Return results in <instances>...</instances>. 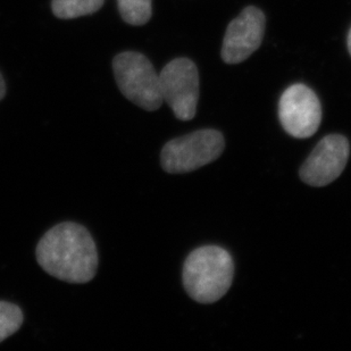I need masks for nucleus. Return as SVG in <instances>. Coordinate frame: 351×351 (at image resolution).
Returning <instances> with one entry per match:
<instances>
[{
  "label": "nucleus",
  "instance_id": "f257e3e1",
  "mask_svg": "<svg viewBox=\"0 0 351 351\" xmlns=\"http://www.w3.org/2000/svg\"><path fill=\"white\" fill-rule=\"evenodd\" d=\"M45 272L67 283H88L99 264L96 243L84 226L60 223L43 235L36 250Z\"/></svg>",
  "mask_w": 351,
  "mask_h": 351
},
{
  "label": "nucleus",
  "instance_id": "f03ea898",
  "mask_svg": "<svg viewBox=\"0 0 351 351\" xmlns=\"http://www.w3.org/2000/svg\"><path fill=\"white\" fill-rule=\"evenodd\" d=\"M234 265L226 249L206 245L193 250L183 266V285L189 297L200 304H213L229 291Z\"/></svg>",
  "mask_w": 351,
  "mask_h": 351
},
{
  "label": "nucleus",
  "instance_id": "7ed1b4c3",
  "mask_svg": "<svg viewBox=\"0 0 351 351\" xmlns=\"http://www.w3.org/2000/svg\"><path fill=\"white\" fill-rule=\"evenodd\" d=\"M115 81L123 96L143 110L154 112L162 106L159 75L143 53L124 51L114 57Z\"/></svg>",
  "mask_w": 351,
  "mask_h": 351
},
{
  "label": "nucleus",
  "instance_id": "20e7f679",
  "mask_svg": "<svg viewBox=\"0 0 351 351\" xmlns=\"http://www.w3.org/2000/svg\"><path fill=\"white\" fill-rule=\"evenodd\" d=\"M224 147L222 133L199 130L166 143L160 154V164L171 174L193 172L219 158Z\"/></svg>",
  "mask_w": 351,
  "mask_h": 351
},
{
  "label": "nucleus",
  "instance_id": "39448f33",
  "mask_svg": "<svg viewBox=\"0 0 351 351\" xmlns=\"http://www.w3.org/2000/svg\"><path fill=\"white\" fill-rule=\"evenodd\" d=\"M162 100L176 119L190 121L195 117L199 99V74L189 58L169 62L159 74Z\"/></svg>",
  "mask_w": 351,
  "mask_h": 351
},
{
  "label": "nucleus",
  "instance_id": "423d86ee",
  "mask_svg": "<svg viewBox=\"0 0 351 351\" xmlns=\"http://www.w3.org/2000/svg\"><path fill=\"white\" fill-rule=\"evenodd\" d=\"M278 117L285 132L298 139H306L319 128L321 103L311 88L305 84H293L282 95Z\"/></svg>",
  "mask_w": 351,
  "mask_h": 351
},
{
  "label": "nucleus",
  "instance_id": "0eeeda50",
  "mask_svg": "<svg viewBox=\"0 0 351 351\" xmlns=\"http://www.w3.org/2000/svg\"><path fill=\"white\" fill-rule=\"evenodd\" d=\"M348 140L340 134L325 136L300 169V179L312 186H325L341 176L348 162Z\"/></svg>",
  "mask_w": 351,
  "mask_h": 351
},
{
  "label": "nucleus",
  "instance_id": "6e6552de",
  "mask_svg": "<svg viewBox=\"0 0 351 351\" xmlns=\"http://www.w3.org/2000/svg\"><path fill=\"white\" fill-rule=\"evenodd\" d=\"M266 19L262 10L249 6L231 22L223 41L222 58L226 64L242 63L262 45Z\"/></svg>",
  "mask_w": 351,
  "mask_h": 351
},
{
  "label": "nucleus",
  "instance_id": "1a4fd4ad",
  "mask_svg": "<svg viewBox=\"0 0 351 351\" xmlns=\"http://www.w3.org/2000/svg\"><path fill=\"white\" fill-rule=\"evenodd\" d=\"M105 0H53L51 10L60 20H73L96 13Z\"/></svg>",
  "mask_w": 351,
  "mask_h": 351
},
{
  "label": "nucleus",
  "instance_id": "9d476101",
  "mask_svg": "<svg viewBox=\"0 0 351 351\" xmlns=\"http://www.w3.org/2000/svg\"><path fill=\"white\" fill-rule=\"evenodd\" d=\"M117 6L123 21L134 27L145 25L153 14L152 0H117Z\"/></svg>",
  "mask_w": 351,
  "mask_h": 351
},
{
  "label": "nucleus",
  "instance_id": "9b49d317",
  "mask_svg": "<svg viewBox=\"0 0 351 351\" xmlns=\"http://www.w3.org/2000/svg\"><path fill=\"white\" fill-rule=\"evenodd\" d=\"M23 313L12 302H0V342L16 333L23 324Z\"/></svg>",
  "mask_w": 351,
  "mask_h": 351
},
{
  "label": "nucleus",
  "instance_id": "f8f14e48",
  "mask_svg": "<svg viewBox=\"0 0 351 351\" xmlns=\"http://www.w3.org/2000/svg\"><path fill=\"white\" fill-rule=\"evenodd\" d=\"M5 95H6V84L3 81V75L0 74V100L3 99Z\"/></svg>",
  "mask_w": 351,
  "mask_h": 351
},
{
  "label": "nucleus",
  "instance_id": "ddd939ff",
  "mask_svg": "<svg viewBox=\"0 0 351 351\" xmlns=\"http://www.w3.org/2000/svg\"><path fill=\"white\" fill-rule=\"evenodd\" d=\"M348 49H349V53H350V55H351V29H350V31H349V34H348Z\"/></svg>",
  "mask_w": 351,
  "mask_h": 351
}]
</instances>
